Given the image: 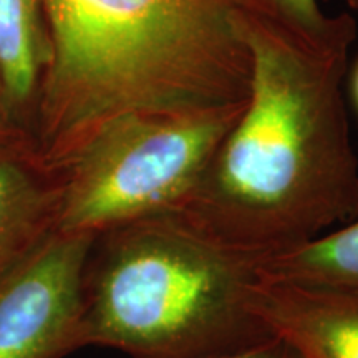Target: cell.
Wrapping results in <instances>:
<instances>
[{
	"label": "cell",
	"instance_id": "cell-1",
	"mask_svg": "<svg viewBox=\"0 0 358 358\" xmlns=\"http://www.w3.org/2000/svg\"><path fill=\"white\" fill-rule=\"evenodd\" d=\"M239 17L252 60L248 101L174 214L262 264L358 216L342 93L357 30L313 42L241 6Z\"/></svg>",
	"mask_w": 358,
	"mask_h": 358
},
{
	"label": "cell",
	"instance_id": "cell-2",
	"mask_svg": "<svg viewBox=\"0 0 358 358\" xmlns=\"http://www.w3.org/2000/svg\"><path fill=\"white\" fill-rule=\"evenodd\" d=\"M50 60L34 151L48 169L128 113L244 105L252 60L236 0H43Z\"/></svg>",
	"mask_w": 358,
	"mask_h": 358
},
{
	"label": "cell",
	"instance_id": "cell-3",
	"mask_svg": "<svg viewBox=\"0 0 358 358\" xmlns=\"http://www.w3.org/2000/svg\"><path fill=\"white\" fill-rule=\"evenodd\" d=\"M259 267L174 213L103 231L85 264L82 347L206 358L272 337L252 312Z\"/></svg>",
	"mask_w": 358,
	"mask_h": 358
},
{
	"label": "cell",
	"instance_id": "cell-4",
	"mask_svg": "<svg viewBox=\"0 0 358 358\" xmlns=\"http://www.w3.org/2000/svg\"><path fill=\"white\" fill-rule=\"evenodd\" d=\"M244 105L185 115L128 113L103 123L53 169L55 231L96 236L178 213Z\"/></svg>",
	"mask_w": 358,
	"mask_h": 358
},
{
	"label": "cell",
	"instance_id": "cell-5",
	"mask_svg": "<svg viewBox=\"0 0 358 358\" xmlns=\"http://www.w3.org/2000/svg\"><path fill=\"white\" fill-rule=\"evenodd\" d=\"M93 234L52 232L0 275V358H62L82 347Z\"/></svg>",
	"mask_w": 358,
	"mask_h": 358
},
{
	"label": "cell",
	"instance_id": "cell-6",
	"mask_svg": "<svg viewBox=\"0 0 358 358\" xmlns=\"http://www.w3.org/2000/svg\"><path fill=\"white\" fill-rule=\"evenodd\" d=\"M252 312L301 358H358V289L261 277Z\"/></svg>",
	"mask_w": 358,
	"mask_h": 358
},
{
	"label": "cell",
	"instance_id": "cell-7",
	"mask_svg": "<svg viewBox=\"0 0 358 358\" xmlns=\"http://www.w3.org/2000/svg\"><path fill=\"white\" fill-rule=\"evenodd\" d=\"M57 176L34 150L0 146V275L55 232Z\"/></svg>",
	"mask_w": 358,
	"mask_h": 358
},
{
	"label": "cell",
	"instance_id": "cell-8",
	"mask_svg": "<svg viewBox=\"0 0 358 358\" xmlns=\"http://www.w3.org/2000/svg\"><path fill=\"white\" fill-rule=\"evenodd\" d=\"M48 60L43 0H0V92L8 111L37 93Z\"/></svg>",
	"mask_w": 358,
	"mask_h": 358
},
{
	"label": "cell",
	"instance_id": "cell-9",
	"mask_svg": "<svg viewBox=\"0 0 358 358\" xmlns=\"http://www.w3.org/2000/svg\"><path fill=\"white\" fill-rule=\"evenodd\" d=\"M259 272L266 280L358 289V221L267 259Z\"/></svg>",
	"mask_w": 358,
	"mask_h": 358
},
{
	"label": "cell",
	"instance_id": "cell-10",
	"mask_svg": "<svg viewBox=\"0 0 358 358\" xmlns=\"http://www.w3.org/2000/svg\"><path fill=\"white\" fill-rule=\"evenodd\" d=\"M241 7L249 8L292 32L313 42H325L338 35L357 30L350 13L329 17L320 10L317 0H236Z\"/></svg>",
	"mask_w": 358,
	"mask_h": 358
},
{
	"label": "cell",
	"instance_id": "cell-11",
	"mask_svg": "<svg viewBox=\"0 0 358 358\" xmlns=\"http://www.w3.org/2000/svg\"><path fill=\"white\" fill-rule=\"evenodd\" d=\"M206 358H301V355L287 342L272 335V337L264 338L261 342L252 343V345L222 352Z\"/></svg>",
	"mask_w": 358,
	"mask_h": 358
},
{
	"label": "cell",
	"instance_id": "cell-12",
	"mask_svg": "<svg viewBox=\"0 0 358 358\" xmlns=\"http://www.w3.org/2000/svg\"><path fill=\"white\" fill-rule=\"evenodd\" d=\"M352 96H353V103H355L357 110H358V62L353 69L352 73Z\"/></svg>",
	"mask_w": 358,
	"mask_h": 358
},
{
	"label": "cell",
	"instance_id": "cell-13",
	"mask_svg": "<svg viewBox=\"0 0 358 358\" xmlns=\"http://www.w3.org/2000/svg\"><path fill=\"white\" fill-rule=\"evenodd\" d=\"M6 136H7V123H6V120H3L2 110H0V146H7Z\"/></svg>",
	"mask_w": 358,
	"mask_h": 358
},
{
	"label": "cell",
	"instance_id": "cell-14",
	"mask_svg": "<svg viewBox=\"0 0 358 358\" xmlns=\"http://www.w3.org/2000/svg\"><path fill=\"white\" fill-rule=\"evenodd\" d=\"M347 3H348V7L358 12V0H347Z\"/></svg>",
	"mask_w": 358,
	"mask_h": 358
}]
</instances>
